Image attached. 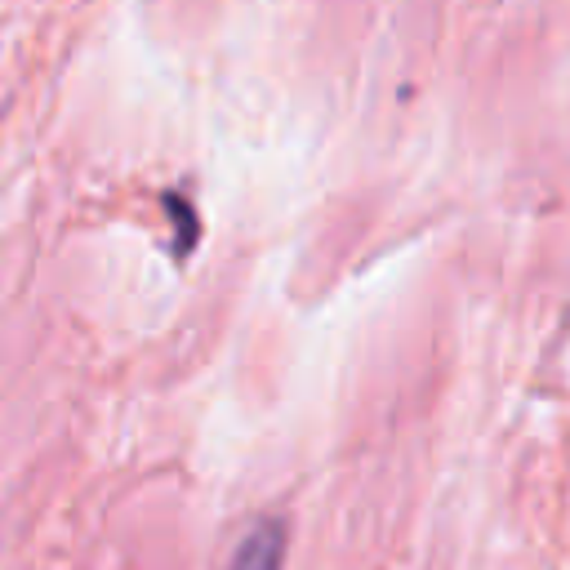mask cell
Segmentation results:
<instances>
[{
  "instance_id": "cell-1",
  "label": "cell",
  "mask_w": 570,
  "mask_h": 570,
  "mask_svg": "<svg viewBox=\"0 0 570 570\" xmlns=\"http://www.w3.org/2000/svg\"><path fill=\"white\" fill-rule=\"evenodd\" d=\"M281 561H285V525L276 517H263L249 525L227 570H281Z\"/></svg>"
},
{
  "instance_id": "cell-2",
  "label": "cell",
  "mask_w": 570,
  "mask_h": 570,
  "mask_svg": "<svg viewBox=\"0 0 570 570\" xmlns=\"http://www.w3.org/2000/svg\"><path fill=\"white\" fill-rule=\"evenodd\" d=\"M160 200H165V209H169V218H174V227H178V236H174V258H187V254L196 249V240H200V223H196L191 205H187L178 191H165Z\"/></svg>"
}]
</instances>
